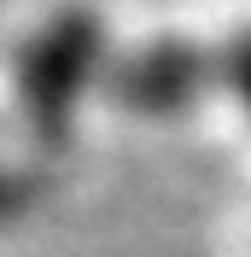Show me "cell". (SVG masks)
I'll list each match as a JSON object with an SVG mask.
<instances>
[{
	"mask_svg": "<svg viewBox=\"0 0 251 257\" xmlns=\"http://www.w3.org/2000/svg\"><path fill=\"white\" fill-rule=\"evenodd\" d=\"M99 59H105V41H99V18L88 6H70L24 47L18 64V94H24V111L35 123L59 135L76 111V94L99 76Z\"/></svg>",
	"mask_w": 251,
	"mask_h": 257,
	"instance_id": "6da1fadb",
	"label": "cell"
},
{
	"mask_svg": "<svg viewBox=\"0 0 251 257\" xmlns=\"http://www.w3.org/2000/svg\"><path fill=\"white\" fill-rule=\"evenodd\" d=\"M216 76V59L199 47V41H146V47L123 53L111 64V94L123 99L129 111H146V117H170V111H187L193 99L210 88Z\"/></svg>",
	"mask_w": 251,
	"mask_h": 257,
	"instance_id": "7a4b0ae2",
	"label": "cell"
},
{
	"mask_svg": "<svg viewBox=\"0 0 251 257\" xmlns=\"http://www.w3.org/2000/svg\"><path fill=\"white\" fill-rule=\"evenodd\" d=\"M222 76L234 82L239 105L251 111V30H239L234 41H228V53H222Z\"/></svg>",
	"mask_w": 251,
	"mask_h": 257,
	"instance_id": "3957f363",
	"label": "cell"
}]
</instances>
